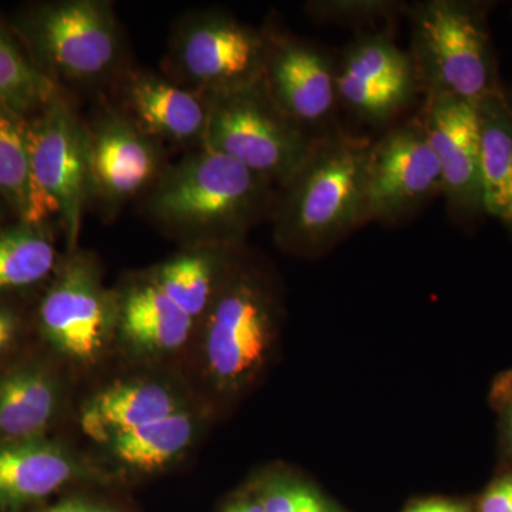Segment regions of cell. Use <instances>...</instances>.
Masks as SVG:
<instances>
[{"instance_id": "6da1fadb", "label": "cell", "mask_w": 512, "mask_h": 512, "mask_svg": "<svg viewBox=\"0 0 512 512\" xmlns=\"http://www.w3.org/2000/svg\"><path fill=\"white\" fill-rule=\"evenodd\" d=\"M370 141L332 130L311 154L276 208V237L286 248L319 254L362 225L363 171Z\"/></svg>"}, {"instance_id": "7a4b0ae2", "label": "cell", "mask_w": 512, "mask_h": 512, "mask_svg": "<svg viewBox=\"0 0 512 512\" xmlns=\"http://www.w3.org/2000/svg\"><path fill=\"white\" fill-rule=\"evenodd\" d=\"M488 3L424 0L407 8L420 92L478 106L503 90L488 30Z\"/></svg>"}, {"instance_id": "3957f363", "label": "cell", "mask_w": 512, "mask_h": 512, "mask_svg": "<svg viewBox=\"0 0 512 512\" xmlns=\"http://www.w3.org/2000/svg\"><path fill=\"white\" fill-rule=\"evenodd\" d=\"M271 183L211 148L184 158L151 194L150 211L173 227L232 242L268 205Z\"/></svg>"}, {"instance_id": "277c9868", "label": "cell", "mask_w": 512, "mask_h": 512, "mask_svg": "<svg viewBox=\"0 0 512 512\" xmlns=\"http://www.w3.org/2000/svg\"><path fill=\"white\" fill-rule=\"evenodd\" d=\"M278 303L261 276L229 269L208 309L205 366L224 394H238L258 379L274 352Z\"/></svg>"}, {"instance_id": "5b68a950", "label": "cell", "mask_w": 512, "mask_h": 512, "mask_svg": "<svg viewBox=\"0 0 512 512\" xmlns=\"http://www.w3.org/2000/svg\"><path fill=\"white\" fill-rule=\"evenodd\" d=\"M316 138L276 107L264 84L211 97L204 147L218 151L271 184L284 187Z\"/></svg>"}, {"instance_id": "8992f818", "label": "cell", "mask_w": 512, "mask_h": 512, "mask_svg": "<svg viewBox=\"0 0 512 512\" xmlns=\"http://www.w3.org/2000/svg\"><path fill=\"white\" fill-rule=\"evenodd\" d=\"M441 192L439 161L420 117L370 143L363 171L362 225L399 221Z\"/></svg>"}, {"instance_id": "52a82bcc", "label": "cell", "mask_w": 512, "mask_h": 512, "mask_svg": "<svg viewBox=\"0 0 512 512\" xmlns=\"http://www.w3.org/2000/svg\"><path fill=\"white\" fill-rule=\"evenodd\" d=\"M271 36L224 15L195 19L175 46V59L197 92H237L262 82Z\"/></svg>"}, {"instance_id": "ba28073f", "label": "cell", "mask_w": 512, "mask_h": 512, "mask_svg": "<svg viewBox=\"0 0 512 512\" xmlns=\"http://www.w3.org/2000/svg\"><path fill=\"white\" fill-rule=\"evenodd\" d=\"M47 340L76 362L93 363L119 325V302L101 284L90 259L77 256L63 269L40 308Z\"/></svg>"}, {"instance_id": "9c48e42d", "label": "cell", "mask_w": 512, "mask_h": 512, "mask_svg": "<svg viewBox=\"0 0 512 512\" xmlns=\"http://www.w3.org/2000/svg\"><path fill=\"white\" fill-rule=\"evenodd\" d=\"M336 84L340 106L372 124L392 120L420 92L412 56L386 30L350 43L336 64Z\"/></svg>"}, {"instance_id": "30bf717a", "label": "cell", "mask_w": 512, "mask_h": 512, "mask_svg": "<svg viewBox=\"0 0 512 512\" xmlns=\"http://www.w3.org/2000/svg\"><path fill=\"white\" fill-rule=\"evenodd\" d=\"M28 137L37 184L55 202L70 244H74L92 187L89 134L55 96L46 104L42 117L28 127Z\"/></svg>"}, {"instance_id": "8fae6325", "label": "cell", "mask_w": 512, "mask_h": 512, "mask_svg": "<svg viewBox=\"0 0 512 512\" xmlns=\"http://www.w3.org/2000/svg\"><path fill=\"white\" fill-rule=\"evenodd\" d=\"M262 84L276 107L306 133L320 137L333 130L340 106L336 63L325 50L271 36Z\"/></svg>"}, {"instance_id": "7c38bea8", "label": "cell", "mask_w": 512, "mask_h": 512, "mask_svg": "<svg viewBox=\"0 0 512 512\" xmlns=\"http://www.w3.org/2000/svg\"><path fill=\"white\" fill-rule=\"evenodd\" d=\"M426 136L436 154L448 211L457 220L483 215L480 175V130L477 107L466 101L426 99L420 114Z\"/></svg>"}, {"instance_id": "4fadbf2b", "label": "cell", "mask_w": 512, "mask_h": 512, "mask_svg": "<svg viewBox=\"0 0 512 512\" xmlns=\"http://www.w3.org/2000/svg\"><path fill=\"white\" fill-rule=\"evenodd\" d=\"M37 30L47 59L69 79H99L119 56V32L106 3H57L40 15Z\"/></svg>"}, {"instance_id": "5bb4252c", "label": "cell", "mask_w": 512, "mask_h": 512, "mask_svg": "<svg viewBox=\"0 0 512 512\" xmlns=\"http://www.w3.org/2000/svg\"><path fill=\"white\" fill-rule=\"evenodd\" d=\"M89 156L92 187L109 200H126L137 194L156 173L153 146L120 119L104 121L89 136Z\"/></svg>"}, {"instance_id": "9a60e30c", "label": "cell", "mask_w": 512, "mask_h": 512, "mask_svg": "<svg viewBox=\"0 0 512 512\" xmlns=\"http://www.w3.org/2000/svg\"><path fill=\"white\" fill-rule=\"evenodd\" d=\"M76 474V464L59 444L35 439L0 444V507L18 510L55 493Z\"/></svg>"}, {"instance_id": "2e32d148", "label": "cell", "mask_w": 512, "mask_h": 512, "mask_svg": "<svg viewBox=\"0 0 512 512\" xmlns=\"http://www.w3.org/2000/svg\"><path fill=\"white\" fill-rule=\"evenodd\" d=\"M483 212L512 234V97L493 94L477 106Z\"/></svg>"}, {"instance_id": "e0dca14e", "label": "cell", "mask_w": 512, "mask_h": 512, "mask_svg": "<svg viewBox=\"0 0 512 512\" xmlns=\"http://www.w3.org/2000/svg\"><path fill=\"white\" fill-rule=\"evenodd\" d=\"M211 97L190 92L154 76L137 77L128 90V101L141 127L175 141L204 143Z\"/></svg>"}, {"instance_id": "ac0fdd59", "label": "cell", "mask_w": 512, "mask_h": 512, "mask_svg": "<svg viewBox=\"0 0 512 512\" xmlns=\"http://www.w3.org/2000/svg\"><path fill=\"white\" fill-rule=\"evenodd\" d=\"M194 319L153 281L128 289L119 302L121 336L133 349L148 355H164L180 349L188 340Z\"/></svg>"}, {"instance_id": "d6986e66", "label": "cell", "mask_w": 512, "mask_h": 512, "mask_svg": "<svg viewBox=\"0 0 512 512\" xmlns=\"http://www.w3.org/2000/svg\"><path fill=\"white\" fill-rule=\"evenodd\" d=\"M178 412L174 394L154 382L121 383L104 390L87 404L83 430L92 439L110 441Z\"/></svg>"}, {"instance_id": "ffe728a7", "label": "cell", "mask_w": 512, "mask_h": 512, "mask_svg": "<svg viewBox=\"0 0 512 512\" xmlns=\"http://www.w3.org/2000/svg\"><path fill=\"white\" fill-rule=\"evenodd\" d=\"M0 194L23 224L37 225L59 212L33 173L28 126L19 114L0 104Z\"/></svg>"}, {"instance_id": "44dd1931", "label": "cell", "mask_w": 512, "mask_h": 512, "mask_svg": "<svg viewBox=\"0 0 512 512\" xmlns=\"http://www.w3.org/2000/svg\"><path fill=\"white\" fill-rule=\"evenodd\" d=\"M59 386L46 370L22 367L0 379V436L39 437L55 417Z\"/></svg>"}, {"instance_id": "7402d4cb", "label": "cell", "mask_w": 512, "mask_h": 512, "mask_svg": "<svg viewBox=\"0 0 512 512\" xmlns=\"http://www.w3.org/2000/svg\"><path fill=\"white\" fill-rule=\"evenodd\" d=\"M220 242L212 249H201L165 262L157 269L154 282L192 319L208 311L231 265L228 264V245Z\"/></svg>"}, {"instance_id": "603a6c76", "label": "cell", "mask_w": 512, "mask_h": 512, "mask_svg": "<svg viewBox=\"0 0 512 512\" xmlns=\"http://www.w3.org/2000/svg\"><path fill=\"white\" fill-rule=\"evenodd\" d=\"M194 434V420L190 414L178 410L164 419L121 434L110 444L121 463L151 471L180 457L190 446Z\"/></svg>"}, {"instance_id": "cb8c5ba5", "label": "cell", "mask_w": 512, "mask_h": 512, "mask_svg": "<svg viewBox=\"0 0 512 512\" xmlns=\"http://www.w3.org/2000/svg\"><path fill=\"white\" fill-rule=\"evenodd\" d=\"M52 242L35 225L0 232V289L42 281L55 266Z\"/></svg>"}, {"instance_id": "d4e9b609", "label": "cell", "mask_w": 512, "mask_h": 512, "mask_svg": "<svg viewBox=\"0 0 512 512\" xmlns=\"http://www.w3.org/2000/svg\"><path fill=\"white\" fill-rule=\"evenodd\" d=\"M55 96L52 80L0 33V104L20 114L45 107Z\"/></svg>"}, {"instance_id": "484cf974", "label": "cell", "mask_w": 512, "mask_h": 512, "mask_svg": "<svg viewBox=\"0 0 512 512\" xmlns=\"http://www.w3.org/2000/svg\"><path fill=\"white\" fill-rule=\"evenodd\" d=\"M265 512H345L319 488L289 473H269L254 495Z\"/></svg>"}, {"instance_id": "4316f807", "label": "cell", "mask_w": 512, "mask_h": 512, "mask_svg": "<svg viewBox=\"0 0 512 512\" xmlns=\"http://www.w3.org/2000/svg\"><path fill=\"white\" fill-rule=\"evenodd\" d=\"M409 5L397 0H315L306 5L309 16L320 23L372 25L406 15Z\"/></svg>"}, {"instance_id": "83f0119b", "label": "cell", "mask_w": 512, "mask_h": 512, "mask_svg": "<svg viewBox=\"0 0 512 512\" xmlns=\"http://www.w3.org/2000/svg\"><path fill=\"white\" fill-rule=\"evenodd\" d=\"M493 399L500 412L504 448L512 458V373L501 376L500 380L495 382Z\"/></svg>"}, {"instance_id": "f1b7e54d", "label": "cell", "mask_w": 512, "mask_h": 512, "mask_svg": "<svg viewBox=\"0 0 512 512\" xmlns=\"http://www.w3.org/2000/svg\"><path fill=\"white\" fill-rule=\"evenodd\" d=\"M478 512H512V470L495 478L484 491Z\"/></svg>"}, {"instance_id": "f546056e", "label": "cell", "mask_w": 512, "mask_h": 512, "mask_svg": "<svg viewBox=\"0 0 512 512\" xmlns=\"http://www.w3.org/2000/svg\"><path fill=\"white\" fill-rule=\"evenodd\" d=\"M403 512H471V508L461 501L430 498L409 505Z\"/></svg>"}, {"instance_id": "4dcf8cb0", "label": "cell", "mask_w": 512, "mask_h": 512, "mask_svg": "<svg viewBox=\"0 0 512 512\" xmlns=\"http://www.w3.org/2000/svg\"><path fill=\"white\" fill-rule=\"evenodd\" d=\"M46 512H116V510L109 507V505L76 498V500L64 501L62 504H57Z\"/></svg>"}, {"instance_id": "1f68e13d", "label": "cell", "mask_w": 512, "mask_h": 512, "mask_svg": "<svg viewBox=\"0 0 512 512\" xmlns=\"http://www.w3.org/2000/svg\"><path fill=\"white\" fill-rule=\"evenodd\" d=\"M16 319L9 311L0 309V355L15 338Z\"/></svg>"}, {"instance_id": "d6a6232c", "label": "cell", "mask_w": 512, "mask_h": 512, "mask_svg": "<svg viewBox=\"0 0 512 512\" xmlns=\"http://www.w3.org/2000/svg\"><path fill=\"white\" fill-rule=\"evenodd\" d=\"M222 512H265V510L255 497H247L232 501Z\"/></svg>"}]
</instances>
